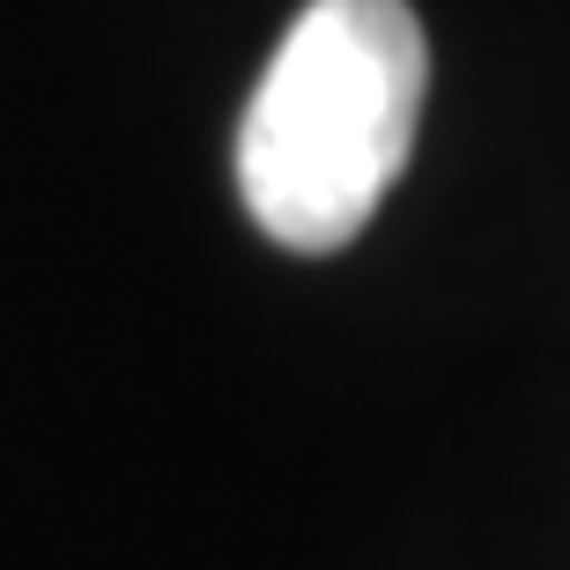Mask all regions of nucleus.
<instances>
[{"label":"nucleus","instance_id":"1","mask_svg":"<svg viewBox=\"0 0 570 570\" xmlns=\"http://www.w3.org/2000/svg\"><path fill=\"white\" fill-rule=\"evenodd\" d=\"M423 89L430 45L407 0H312L237 127L253 223L289 253H341L407 170Z\"/></svg>","mask_w":570,"mask_h":570}]
</instances>
